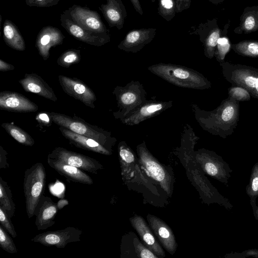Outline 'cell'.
Masks as SVG:
<instances>
[{
	"label": "cell",
	"instance_id": "obj_1",
	"mask_svg": "<svg viewBox=\"0 0 258 258\" xmlns=\"http://www.w3.org/2000/svg\"><path fill=\"white\" fill-rule=\"evenodd\" d=\"M195 117L205 131L223 139L231 135L236 127L239 117V101L228 96L211 111L203 110L192 103Z\"/></svg>",
	"mask_w": 258,
	"mask_h": 258
},
{
	"label": "cell",
	"instance_id": "obj_2",
	"mask_svg": "<svg viewBox=\"0 0 258 258\" xmlns=\"http://www.w3.org/2000/svg\"><path fill=\"white\" fill-rule=\"evenodd\" d=\"M149 71L176 86L204 90L211 87V83L203 74L184 66L159 63L148 68Z\"/></svg>",
	"mask_w": 258,
	"mask_h": 258
},
{
	"label": "cell",
	"instance_id": "obj_3",
	"mask_svg": "<svg viewBox=\"0 0 258 258\" xmlns=\"http://www.w3.org/2000/svg\"><path fill=\"white\" fill-rule=\"evenodd\" d=\"M52 121L78 134L91 138L112 151L116 141L110 132L90 124L75 114L73 117L54 112H48Z\"/></svg>",
	"mask_w": 258,
	"mask_h": 258
},
{
	"label": "cell",
	"instance_id": "obj_4",
	"mask_svg": "<svg viewBox=\"0 0 258 258\" xmlns=\"http://www.w3.org/2000/svg\"><path fill=\"white\" fill-rule=\"evenodd\" d=\"M46 178L45 169L41 162L34 164L24 172L23 190L26 213L29 218L34 216L37 204L43 195Z\"/></svg>",
	"mask_w": 258,
	"mask_h": 258
},
{
	"label": "cell",
	"instance_id": "obj_5",
	"mask_svg": "<svg viewBox=\"0 0 258 258\" xmlns=\"http://www.w3.org/2000/svg\"><path fill=\"white\" fill-rule=\"evenodd\" d=\"M118 110L113 112L116 119L121 120L146 101L147 93L142 84L132 81L125 86H117L112 92Z\"/></svg>",
	"mask_w": 258,
	"mask_h": 258
},
{
	"label": "cell",
	"instance_id": "obj_6",
	"mask_svg": "<svg viewBox=\"0 0 258 258\" xmlns=\"http://www.w3.org/2000/svg\"><path fill=\"white\" fill-rule=\"evenodd\" d=\"M222 74L233 86L243 87L253 98L258 99V69L228 61L220 63Z\"/></svg>",
	"mask_w": 258,
	"mask_h": 258
},
{
	"label": "cell",
	"instance_id": "obj_7",
	"mask_svg": "<svg viewBox=\"0 0 258 258\" xmlns=\"http://www.w3.org/2000/svg\"><path fill=\"white\" fill-rule=\"evenodd\" d=\"M196 158L206 174L228 186L233 170L221 156L215 152L202 149L197 152Z\"/></svg>",
	"mask_w": 258,
	"mask_h": 258
},
{
	"label": "cell",
	"instance_id": "obj_8",
	"mask_svg": "<svg viewBox=\"0 0 258 258\" xmlns=\"http://www.w3.org/2000/svg\"><path fill=\"white\" fill-rule=\"evenodd\" d=\"M66 10L72 19L82 28L96 34L110 37L109 30L102 22L97 12L76 4Z\"/></svg>",
	"mask_w": 258,
	"mask_h": 258
},
{
	"label": "cell",
	"instance_id": "obj_9",
	"mask_svg": "<svg viewBox=\"0 0 258 258\" xmlns=\"http://www.w3.org/2000/svg\"><path fill=\"white\" fill-rule=\"evenodd\" d=\"M47 157L93 174H97L103 169V166L95 159L61 147L54 149Z\"/></svg>",
	"mask_w": 258,
	"mask_h": 258
},
{
	"label": "cell",
	"instance_id": "obj_10",
	"mask_svg": "<svg viewBox=\"0 0 258 258\" xmlns=\"http://www.w3.org/2000/svg\"><path fill=\"white\" fill-rule=\"evenodd\" d=\"M82 233V230L69 226L61 230L39 233L32 238L31 241L46 246H55L62 248L70 243L80 241Z\"/></svg>",
	"mask_w": 258,
	"mask_h": 258
},
{
	"label": "cell",
	"instance_id": "obj_11",
	"mask_svg": "<svg viewBox=\"0 0 258 258\" xmlns=\"http://www.w3.org/2000/svg\"><path fill=\"white\" fill-rule=\"evenodd\" d=\"M137 150L139 161L143 167L153 178L159 182L165 191L170 194L171 178L163 167L149 151L145 142L139 145Z\"/></svg>",
	"mask_w": 258,
	"mask_h": 258
},
{
	"label": "cell",
	"instance_id": "obj_12",
	"mask_svg": "<svg viewBox=\"0 0 258 258\" xmlns=\"http://www.w3.org/2000/svg\"><path fill=\"white\" fill-rule=\"evenodd\" d=\"M173 101L147 100L126 117L120 121L127 125H137L148 119L159 115L171 108Z\"/></svg>",
	"mask_w": 258,
	"mask_h": 258
},
{
	"label": "cell",
	"instance_id": "obj_13",
	"mask_svg": "<svg viewBox=\"0 0 258 258\" xmlns=\"http://www.w3.org/2000/svg\"><path fill=\"white\" fill-rule=\"evenodd\" d=\"M59 84L69 96L79 100L87 107L95 108L94 102L97 98L93 91L83 81L64 75L58 77Z\"/></svg>",
	"mask_w": 258,
	"mask_h": 258
},
{
	"label": "cell",
	"instance_id": "obj_14",
	"mask_svg": "<svg viewBox=\"0 0 258 258\" xmlns=\"http://www.w3.org/2000/svg\"><path fill=\"white\" fill-rule=\"evenodd\" d=\"M60 25L68 33L88 44L101 46L110 41V37L96 34L81 27L72 19L66 10L60 15Z\"/></svg>",
	"mask_w": 258,
	"mask_h": 258
},
{
	"label": "cell",
	"instance_id": "obj_15",
	"mask_svg": "<svg viewBox=\"0 0 258 258\" xmlns=\"http://www.w3.org/2000/svg\"><path fill=\"white\" fill-rule=\"evenodd\" d=\"M156 28H142L130 31L118 44L119 49L128 52L136 53L150 43L156 34Z\"/></svg>",
	"mask_w": 258,
	"mask_h": 258
},
{
	"label": "cell",
	"instance_id": "obj_16",
	"mask_svg": "<svg viewBox=\"0 0 258 258\" xmlns=\"http://www.w3.org/2000/svg\"><path fill=\"white\" fill-rule=\"evenodd\" d=\"M0 109L15 112H32L37 111L38 106L22 94L3 91L0 92Z\"/></svg>",
	"mask_w": 258,
	"mask_h": 258
},
{
	"label": "cell",
	"instance_id": "obj_17",
	"mask_svg": "<svg viewBox=\"0 0 258 258\" xmlns=\"http://www.w3.org/2000/svg\"><path fill=\"white\" fill-rule=\"evenodd\" d=\"M64 38L57 28L47 26L40 30L36 39L35 47L44 60L49 58L50 48L62 44Z\"/></svg>",
	"mask_w": 258,
	"mask_h": 258
},
{
	"label": "cell",
	"instance_id": "obj_18",
	"mask_svg": "<svg viewBox=\"0 0 258 258\" xmlns=\"http://www.w3.org/2000/svg\"><path fill=\"white\" fill-rule=\"evenodd\" d=\"M58 208L51 198L43 195L36 208L35 225L37 230H46L55 224Z\"/></svg>",
	"mask_w": 258,
	"mask_h": 258
},
{
	"label": "cell",
	"instance_id": "obj_19",
	"mask_svg": "<svg viewBox=\"0 0 258 258\" xmlns=\"http://www.w3.org/2000/svg\"><path fill=\"white\" fill-rule=\"evenodd\" d=\"M19 83L27 92L36 94L54 102L57 100L53 89L35 73L25 74L24 78L19 80Z\"/></svg>",
	"mask_w": 258,
	"mask_h": 258
},
{
	"label": "cell",
	"instance_id": "obj_20",
	"mask_svg": "<svg viewBox=\"0 0 258 258\" xmlns=\"http://www.w3.org/2000/svg\"><path fill=\"white\" fill-rule=\"evenodd\" d=\"M110 28L121 29L124 25L127 12L121 0H106L105 4L99 7Z\"/></svg>",
	"mask_w": 258,
	"mask_h": 258
},
{
	"label": "cell",
	"instance_id": "obj_21",
	"mask_svg": "<svg viewBox=\"0 0 258 258\" xmlns=\"http://www.w3.org/2000/svg\"><path fill=\"white\" fill-rule=\"evenodd\" d=\"M147 219L155 235L164 248L170 254H173L177 245L172 230L164 221L156 216L149 215Z\"/></svg>",
	"mask_w": 258,
	"mask_h": 258
},
{
	"label": "cell",
	"instance_id": "obj_22",
	"mask_svg": "<svg viewBox=\"0 0 258 258\" xmlns=\"http://www.w3.org/2000/svg\"><path fill=\"white\" fill-rule=\"evenodd\" d=\"M59 130L71 144L78 148L103 155L111 154L110 150L94 139L78 134L63 126H59Z\"/></svg>",
	"mask_w": 258,
	"mask_h": 258
},
{
	"label": "cell",
	"instance_id": "obj_23",
	"mask_svg": "<svg viewBox=\"0 0 258 258\" xmlns=\"http://www.w3.org/2000/svg\"><path fill=\"white\" fill-rule=\"evenodd\" d=\"M47 163L60 175L64 176L68 180L75 182L91 185L93 179L81 169L68 165L47 157Z\"/></svg>",
	"mask_w": 258,
	"mask_h": 258
},
{
	"label": "cell",
	"instance_id": "obj_24",
	"mask_svg": "<svg viewBox=\"0 0 258 258\" xmlns=\"http://www.w3.org/2000/svg\"><path fill=\"white\" fill-rule=\"evenodd\" d=\"M133 227L142 238L148 248L158 256L164 257L165 253L157 242L145 220L140 216L136 215L131 218Z\"/></svg>",
	"mask_w": 258,
	"mask_h": 258
},
{
	"label": "cell",
	"instance_id": "obj_25",
	"mask_svg": "<svg viewBox=\"0 0 258 258\" xmlns=\"http://www.w3.org/2000/svg\"><path fill=\"white\" fill-rule=\"evenodd\" d=\"M191 31H189L190 34H197L204 46L205 55L210 58H212L215 55V48L218 44L220 38V32L218 29H213L207 31L205 24H201L195 28L192 27Z\"/></svg>",
	"mask_w": 258,
	"mask_h": 258
},
{
	"label": "cell",
	"instance_id": "obj_26",
	"mask_svg": "<svg viewBox=\"0 0 258 258\" xmlns=\"http://www.w3.org/2000/svg\"><path fill=\"white\" fill-rule=\"evenodd\" d=\"M3 39L8 46L15 50L26 49L25 40L17 26L9 20H6L3 24Z\"/></svg>",
	"mask_w": 258,
	"mask_h": 258
},
{
	"label": "cell",
	"instance_id": "obj_27",
	"mask_svg": "<svg viewBox=\"0 0 258 258\" xmlns=\"http://www.w3.org/2000/svg\"><path fill=\"white\" fill-rule=\"evenodd\" d=\"M0 207L12 218L16 210L11 189L7 182L0 177Z\"/></svg>",
	"mask_w": 258,
	"mask_h": 258
},
{
	"label": "cell",
	"instance_id": "obj_28",
	"mask_svg": "<svg viewBox=\"0 0 258 258\" xmlns=\"http://www.w3.org/2000/svg\"><path fill=\"white\" fill-rule=\"evenodd\" d=\"M1 126L8 134L19 143L27 146H32L34 144L33 138L18 126L9 122H4Z\"/></svg>",
	"mask_w": 258,
	"mask_h": 258
},
{
	"label": "cell",
	"instance_id": "obj_29",
	"mask_svg": "<svg viewBox=\"0 0 258 258\" xmlns=\"http://www.w3.org/2000/svg\"><path fill=\"white\" fill-rule=\"evenodd\" d=\"M81 50L70 49L63 52L57 58V64L63 68H69L73 64L79 63L81 60Z\"/></svg>",
	"mask_w": 258,
	"mask_h": 258
},
{
	"label": "cell",
	"instance_id": "obj_30",
	"mask_svg": "<svg viewBox=\"0 0 258 258\" xmlns=\"http://www.w3.org/2000/svg\"><path fill=\"white\" fill-rule=\"evenodd\" d=\"M246 194L249 197L250 202H256L258 198V162L253 166L248 184L245 187Z\"/></svg>",
	"mask_w": 258,
	"mask_h": 258
},
{
	"label": "cell",
	"instance_id": "obj_31",
	"mask_svg": "<svg viewBox=\"0 0 258 258\" xmlns=\"http://www.w3.org/2000/svg\"><path fill=\"white\" fill-rule=\"evenodd\" d=\"M176 13V0H159L158 13L167 21H170Z\"/></svg>",
	"mask_w": 258,
	"mask_h": 258
},
{
	"label": "cell",
	"instance_id": "obj_32",
	"mask_svg": "<svg viewBox=\"0 0 258 258\" xmlns=\"http://www.w3.org/2000/svg\"><path fill=\"white\" fill-rule=\"evenodd\" d=\"M233 49L237 53L243 56L258 57V42H242L235 45Z\"/></svg>",
	"mask_w": 258,
	"mask_h": 258
},
{
	"label": "cell",
	"instance_id": "obj_33",
	"mask_svg": "<svg viewBox=\"0 0 258 258\" xmlns=\"http://www.w3.org/2000/svg\"><path fill=\"white\" fill-rule=\"evenodd\" d=\"M0 246L3 250L11 254L18 251L14 241L2 225H0Z\"/></svg>",
	"mask_w": 258,
	"mask_h": 258
},
{
	"label": "cell",
	"instance_id": "obj_34",
	"mask_svg": "<svg viewBox=\"0 0 258 258\" xmlns=\"http://www.w3.org/2000/svg\"><path fill=\"white\" fill-rule=\"evenodd\" d=\"M228 96L238 101H248L250 99V94L243 87L233 86L228 89Z\"/></svg>",
	"mask_w": 258,
	"mask_h": 258
},
{
	"label": "cell",
	"instance_id": "obj_35",
	"mask_svg": "<svg viewBox=\"0 0 258 258\" xmlns=\"http://www.w3.org/2000/svg\"><path fill=\"white\" fill-rule=\"evenodd\" d=\"M10 217L6 212V211L0 207V223L1 225L10 234L13 238H16L17 236L16 231L13 224L11 221Z\"/></svg>",
	"mask_w": 258,
	"mask_h": 258
},
{
	"label": "cell",
	"instance_id": "obj_36",
	"mask_svg": "<svg viewBox=\"0 0 258 258\" xmlns=\"http://www.w3.org/2000/svg\"><path fill=\"white\" fill-rule=\"evenodd\" d=\"M134 244L138 256L142 258H158V256L154 254V252L144 246L137 238H135Z\"/></svg>",
	"mask_w": 258,
	"mask_h": 258
},
{
	"label": "cell",
	"instance_id": "obj_37",
	"mask_svg": "<svg viewBox=\"0 0 258 258\" xmlns=\"http://www.w3.org/2000/svg\"><path fill=\"white\" fill-rule=\"evenodd\" d=\"M59 1V0H25V3L29 7L47 8L56 5Z\"/></svg>",
	"mask_w": 258,
	"mask_h": 258
},
{
	"label": "cell",
	"instance_id": "obj_38",
	"mask_svg": "<svg viewBox=\"0 0 258 258\" xmlns=\"http://www.w3.org/2000/svg\"><path fill=\"white\" fill-rule=\"evenodd\" d=\"M248 256L258 257V249H248L244 250L242 252H233L227 253L224 256V257L228 258H244Z\"/></svg>",
	"mask_w": 258,
	"mask_h": 258
},
{
	"label": "cell",
	"instance_id": "obj_39",
	"mask_svg": "<svg viewBox=\"0 0 258 258\" xmlns=\"http://www.w3.org/2000/svg\"><path fill=\"white\" fill-rule=\"evenodd\" d=\"M218 50L215 51V55L217 60L220 62L224 61L226 53L229 51L230 45L229 43L226 44H218Z\"/></svg>",
	"mask_w": 258,
	"mask_h": 258
},
{
	"label": "cell",
	"instance_id": "obj_40",
	"mask_svg": "<svg viewBox=\"0 0 258 258\" xmlns=\"http://www.w3.org/2000/svg\"><path fill=\"white\" fill-rule=\"evenodd\" d=\"M37 122L42 126H49L53 122L48 112L38 113L35 117Z\"/></svg>",
	"mask_w": 258,
	"mask_h": 258
},
{
	"label": "cell",
	"instance_id": "obj_41",
	"mask_svg": "<svg viewBox=\"0 0 258 258\" xmlns=\"http://www.w3.org/2000/svg\"><path fill=\"white\" fill-rule=\"evenodd\" d=\"M8 153L3 148L0 146V169H6L9 167V164L8 162L7 158Z\"/></svg>",
	"mask_w": 258,
	"mask_h": 258
},
{
	"label": "cell",
	"instance_id": "obj_42",
	"mask_svg": "<svg viewBox=\"0 0 258 258\" xmlns=\"http://www.w3.org/2000/svg\"><path fill=\"white\" fill-rule=\"evenodd\" d=\"M191 2V0H176V13H180L189 8Z\"/></svg>",
	"mask_w": 258,
	"mask_h": 258
},
{
	"label": "cell",
	"instance_id": "obj_43",
	"mask_svg": "<svg viewBox=\"0 0 258 258\" xmlns=\"http://www.w3.org/2000/svg\"><path fill=\"white\" fill-rule=\"evenodd\" d=\"M15 69V67L8 63L3 59H0V71L1 72H6L9 71H13Z\"/></svg>",
	"mask_w": 258,
	"mask_h": 258
},
{
	"label": "cell",
	"instance_id": "obj_44",
	"mask_svg": "<svg viewBox=\"0 0 258 258\" xmlns=\"http://www.w3.org/2000/svg\"><path fill=\"white\" fill-rule=\"evenodd\" d=\"M255 25L254 19L252 16H248L246 18L244 22V27L246 30H250L252 29Z\"/></svg>",
	"mask_w": 258,
	"mask_h": 258
},
{
	"label": "cell",
	"instance_id": "obj_45",
	"mask_svg": "<svg viewBox=\"0 0 258 258\" xmlns=\"http://www.w3.org/2000/svg\"><path fill=\"white\" fill-rule=\"evenodd\" d=\"M135 11L140 15H143V11L142 8L140 0H130Z\"/></svg>",
	"mask_w": 258,
	"mask_h": 258
},
{
	"label": "cell",
	"instance_id": "obj_46",
	"mask_svg": "<svg viewBox=\"0 0 258 258\" xmlns=\"http://www.w3.org/2000/svg\"><path fill=\"white\" fill-rule=\"evenodd\" d=\"M250 205L251 206L253 214L254 217V218L256 220L258 221V206L256 204V202H250Z\"/></svg>",
	"mask_w": 258,
	"mask_h": 258
},
{
	"label": "cell",
	"instance_id": "obj_47",
	"mask_svg": "<svg viewBox=\"0 0 258 258\" xmlns=\"http://www.w3.org/2000/svg\"><path fill=\"white\" fill-rule=\"evenodd\" d=\"M69 204V202L67 200H59L57 203V207L58 208V209H61L63 208L64 206Z\"/></svg>",
	"mask_w": 258,
	"mask_h": 258
},
{
	"label": "cell",
	"instance_id": "obj_48",
	"mask_svg": "<svg viewBox=\"0 0 258 258\" xmlns=\"http://www.w3.org/2000/svg\"><path fill=\"white\" fill-rule=\"evenodd\" d=\"M227 43H228V40L225 38H219L218 41V44H226Z\"/></svg>",
	"mask_w": 258,
	"mask_h": 258
},
{
	"label": "cell",
	"instance_id": "obj_49",
	"mask_svg": "<svg viewBox=\"0 0 258 258\" xmlns=\"http://www.w3.org/2000/svg\"><path fill=\"white\" fill-rule=\"evenodd\" d=\"M2 21V15H0V29L1 28Z\"/></svg>",
	"mask_w": 258,
	"mask_h": 258
},
{
	"label": "cell",
	"instance_id": "obj_50",
	"mask_svg": "<svg viewBox=\"0 0 258 258\" xmlns=\"http://www.w3.org/2000/svg\"><path fill=\"white\" fill-rule=\"evenodd\" d=\"M151 2L154 3L155 2L156 0H150Z\"/></svg>",
	"mask_w": 258,
	"mask_h": 258
}]
</instances>
